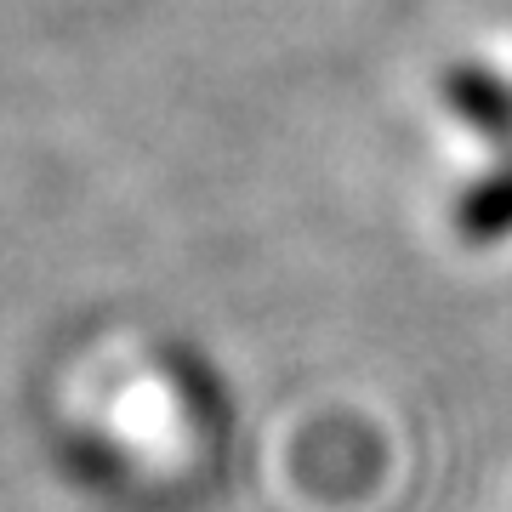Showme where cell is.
I'll return each mask as SVG.
<instances>
[{
	"label": "cell",
	"instance_id": "2",
	"mask_svg": "<svg viewBox=\"0 0 512 512\" xmlns=\"http://www.w3.org/2000/svg\"><path fill=\"white\" fill-rule=\"evenodd\" d=\"M456 234L467 245H501V239H512V154H501L490 171H478L473 183L461 188Z\"/></svg>",
	"mask_w": 512,
	"mask_h": 512
},
{
	"label": "cell",
	"instance_id": "1",
	"mask_svg": "<svg viewBox=\"0 0 512 512\" xmlns=\"http://www.w3.org/2000/svg\"><path fill=\"white\" fill-rule=\"evenodd\" d=\"M439 97L484 148L512 154V80L501 69H490V63H450L439 74Z\"/></svg>",
	"mask_w": 512,
	"mask_h": 512
}]
</instances>
